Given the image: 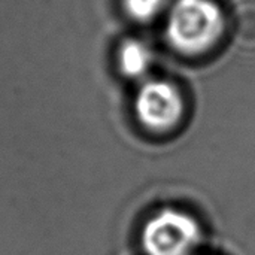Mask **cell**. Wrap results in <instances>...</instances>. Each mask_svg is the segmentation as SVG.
<instances>
[{
	"label": "cell",
	"mask_w": 255,
	"mask_h": 255,
	"mask_svg": "<svg viewBox=\"0 0 255 255\" xmlns=\"http://www.w3.org/2000/svg\"><path fill=\"white\" fill-rule=\"evenodd\" d=\"M224 16L212 0H176L166 22V37L172 48L196 55L209 49L221 36Z\"/></svg>",
	"instance_id": "cell-1"
},
{
	"label": "cell",
	"mask_w": 255,
	"mask_h": 255,
	"mask_svg": "<svg viewBox=\"0 0 255 255\" xmlns=\"http://www.w3.org/2000/svg\"><path fill=\"white\" fill-rule=\"evenodd\" d=\"M134 112L142 126L164 131L175 127L184 112L181 93L166 81L145 82L134 97Z\"/></svg>",
	"instance_id": "cell-3"
},
{
	"label": "cell",
	"mask_w": 255,
	"mask_h": 255,
	"mask_svg": "<svg viewBox=\"0 0 255 255\" xmlns=\"http://www.w3.org/2000/svg\"><path fill=\"white\" fill-rule=\"evenodd\" d=\"M166 0H124V9L130 18L146 22L155 18L164 7Z\"/></svg>",
	"instance_id": "cell-5"
},
{
	"label": "cell",
	"mask_w": 255,
	"mask_h": 255,
	"mask_svg": "<svg viewBox=\"0 0 255 255\" xmlns=\"http://www.w3.org/2000/svg\"><path fill=\"white\" fill-rule=\"evenodd\" d=\"M152 54L149 48L140 40H127L123 43L118 55V63L121 72L127 78H142L151 66Z\"/></svg>",
	"instance_id": "cell-4"
},
{
	"label": "cell",
	"mask_w": 255,
	"mask_h": 255,
	"mask_svg": "<svg viewBox=\"0 0 255 255\" xmlns=\"http://www.w3.org/2000/svg\"><path fill=\"white\" fill-rule=\"evenodd\" d=\"M200 238V227L191 215L163 209L145 224L142 247L146 255H190Z\"/></svg>",
	"instance_id": "cell-2"
}]
</instances>
